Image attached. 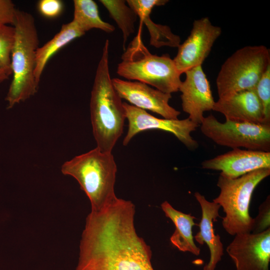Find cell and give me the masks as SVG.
<instances>
[{
	"instance_id": "6da1fadb",
	"label": "cell",
	"mask_w": 270,
	"mask_h": 270,
	"mask_svg": "<svg viewBox=\"0 0 270 270\" xmlns=\"http://www.w3.org/2000/svg\"><path fill=\"white\" fill-rule=\"evenodd\" d=\"M136 208L118 198L88 215L75 270H154L150 247L134 226Z\"/></svg>"
},
{
	"instance_id": "7a4b0ae2",
	"label": "cell",
	"mask_w": 270,
	"mask_h": 270,
	"mask_svg": "<svg viewBox=\"0 0 270 270\" xmlns=\"http://www.w3.org/2000/svg\"><path fill=\"white\" fill-rule=\"evenodd\" d=\"M109 46L106 40L94 76L90 99V115L96 148L112 152L124 130L126 112L122 99L110 78Z\"/></svg>"
},
{
	"instance_id": "3957f363",
	"label": "cell",
	"mask_w": 270,
	"mask_h": 270,
	"mask_svg": "<svg viewBox=\"0 0 270 270\" xmlns=\"http://www.w3.org/2000/svg\"><path fill=\"white\" fill-rule=\"evenodd\" d=\"M13 26L15 38L10 64L12 78L6 97L9 109L34 96L39 86L34 76L36 54L40 46L35 19L31 14L17 9Z\"/></svg>"
},
{
	"instance_id": "277c9868",
	"label": "cell",
	"mask_w": 270,
	"mask_h": 270,
	"mask_svg": "<svg viewBox=\"0 0 270 270\" xmlns=\"http://www.w3.org/2000/svg\"><path fill=\"white\" fill-rule=\"evenodd\" d=\"M61 172L77 180L90 200L91 211H99L118 198L114 191L117 166L112 152L96 147L64 162Z\"/></svg>"
},
{
	"instance_id": "5b68a950",
	"label": "cell",
	"mask_w": 270,
	"mask_h": 270,
	"mask_svg": "<svg viewBox=\"0 0 270 270\" xmlns=\"http://www.w3.org/2000/svg\"><path fill=\"white\" fill-rule=\"evenodd\" d=\"M117 74L128 80L144 83L164 92L178 91L181 74L168 54H151L144 45L140 34L130 42L121 57Z\"/></svg>"
},
{
	"instance_id": "8992f818",
	"label": "cell",
	"mask_w": 270,
	"mask_h": 270,
	"mask_svg": "<svg viewBox=\"0 0 270 270\" xmlns=\"http://www.w3.org/2000/svg\"><path fill=\"white\" fill-rule=\"evenodd\" d=\"M270 175V168H262L236 178L220 173L217 186L218 196L213 200L223 209L222 225L231 236L252 232L254 218L249 212L252 195L257 186Z\"/></svg>"
},
{
	"instance_id": "52a82bcc",
	"label": "cell",
	"mask_w": 270,
	"mask_h": 270,
	"mask_svg": "<svg viewBox=\"0 0 270 270\" xmlns=\"http://www.w3.org/2000/svg\"><path fill=\"white\" fill-rule=\"evenodd\" d=\"M270 66V50L264 46L242 48L222 66L216 79L218 99L253 89Z\"/></svg>"
},
{
	"instance_id": "ba28073f",
	"label": "cell",
	"mask_w": 270,
	"mask_h": 270,
	"mask_svg": "<svg viewBox=\"0 0 270 270\" xmlns=\"http://www.w3.org/2000/svg\"><path fill=\"white\" fill-rule=\"evenodd\" d=\"M200 130L216 144L232 149L270 152V124L226 120L220 122L213 115L204 117Z\"/></svg>"
},
{
	"instance_id": "9c48e42d",
	"label": "cell",
	"mask_w": 270,
	"mask_h": 270,
	"mask_svg": "<svg viewBox=\"0 0 270 270\" xmlns=\"http://www.w3.org/2000/svg\"><path fill=\"white\" fill-rule=\"evenodd\" d=\"M128 120V130L122 142L124 146L128 144L138 134L149 130H158L173 134L188 148L194 150L198 144L191 136L198 125L188 118L183 120L160 118L146 111L138 108L127 102H123Z\"/></svg>"
},
{
	"instance_id": "30bf717a",
	"label": "cell",
	"mask_w": 270,
	"mask_h": 270,
	"mask_svg": "<svg viewBox=\"0 0 270 270\" xmlns=\"http://www.w3.org/2000/svg\"><path fill=\"white\" fill-rule=\"evenodd\" d=\"M221 33V28L212 24L208 18L195 20L190 35L180 44L173 59L180 73L202 66Z\"/></svg>"
},
{
	"instance_id": "8fae6325",
	"label": "cell",
	"mask_w": 270,
	"mask_h": 270,
	"mask_svg": "<svg viewBox=\"0 0 270 270\" xmlns=\"http://www.w3.org/2000/svg\"><path fill=\"white\" fill-rule=\"evenodd\" d=\"M236 270H269L270 228L256 234H239L226 248Z\"/></svg>"
},
{
	"instance_id": "7c38bea8",
	"label": "cell",
	"mask_w": 270,
	"mask_h": 270,
	"mask_svg": "<svg viewBox=\"0 0 270 270\" xmlns=\"http://www.w3.org/2000/svg\"><path fill=\"white\" fill-rule=\"evenodd\" d=\"M114 88L122 99L140 109L151 111L170 120L178 119L180 112L169 104L172 94L164 92L138 81L112 79Z\"/></svg>"
},
{
	"instance_id": "4fadbf2b",
	"label": "cell",
	"mask_w": 270,
	"mask_h": 270,
	"mask_svg": "<svg viewBox=\"0 0 270 270\" xmlns=\"http://www.w3.org/2000/svg\"><path fill=\"white\" fill-rule=\"evenodd\" d=\"M186 78L182 82L178 91L181 92L182 106L192 122L200 124L204 113L212 110L215 104L209 81L202 66L184 72Z\"/></svg>"
},
{
	"instance_id": "5bb4252c",
	"label": "cell",
	"mask_w": 270,
	"mask_h": 270,
	"mask_svg": "<svg viewBox=\"0 0 270 270\" xmlns=\"http://www.w3.org/2000/svg\"><path fill=\"white\" fill-rule=\"evenodd\" d=\"M203 168L220 170L221 174L236 178L251 172L270 168V152L234 148L202 162Z\"/></svg>"
},
{
	"instance_id": "9a60e30c",
	"label": "cell",
	"mask_w": 270,
	"mask_h": 270,
	"mask_svg": "<svg viewBox=\"0 0 270 270\" xmlns=\"http://www.w3.org/2000/svg\"><path fill=\"white\" fill-rule=\"evenodd\" d=\"M212 110L222 114L226 120L266 124L262 106L254 88L218 99L215 102Z\"/></svg>"
},
{
	"instance_id": "2e32d148",
	"label": "cell",
	"mask_w": 270,
	"mask_h": 270,
	"mask_svg": "<svg viewBox=\"0 0 270 270\" xmlns=\"http://www.w3.org/2000/svg\"><path fill=\"white\" fill-rule=\"evenodd\" d=\"M194 196L200 206L202 219L199 224L200 230L194 236L196 241L202 245L206 244L210 252V258L204 270H215L218 264L224 254V248L220 236L214 234V222L220 217V206L214 202L207 200L205 196L198 192Z\"/></svg>"
},
{
	"instance_id": "e0dca14e",
	"label": "cell",
	"mask_w": 270,
	"mask_h": 270,
	"mask_svg": "<svg viewBox=\"0 0 270 270\" xmlns=\"http://www.w3.org/2000/svg\"><path fill=\"white\" fill-rule=\"evenodd\" d=\"M128 5L147 27L150 35V44L160 48L164 46L178 47L180 37L174 34L167 26L154 23L150 16L154 6L166 4V0H128Z\"/></svg>"
},
{
	"instance_id": "ac0fdd59",
	"label": "cell",
	"mask_w": 270,
	"mask_h": 270,
	"mask_svg": "<svg viewBox=\"0 0 270 270\" xmlns=\"http://www.w3.org/2000/svg\"><path fill=\"white\" fill-rule=\"evenodd\" d=\"M160 206L165 216L175 226V230L170 238L171 243L181 252L198 256L200 249L194 242L192 230L193 226L196 225V218L175 209L167 201L163 202Z\"/></svg>"
},
{
	"instance_id": "d6986e66",
	"label": "cell",
	"mask_w": 270,
	"mask_h": 270,
	"mask_svg": "<svg viewBox=\"0 0 270 270\" xmlns=\"http://www.w3.org/2000/svg\"><path fill=\"white\" fill-rule=\"evenodd\" d=\"M72 20L62 25L60 31L49 41L39 46L36 54L34 70L36 80L39 84L44 70L50 58L60 50L74 40L84 34Z\"/></svg>"
},
{
	"instance_id": "ffe728a7",
	"label": "cell",
	"mask_w": 270,
	"mask_h": 270,
	"mask_svg": "<svg viewBox=\"0 0 270 270\" xmlns=\"http://www.w3.org/2000/svg\"><path fill=\"white\" fill-rule=\"evenodd\" d=\"M73 2L72 20L84 32L86 33L93 28L100 29L107 33L114 30L113 25L102 20L95 2L92 0H74Z\"/></svg>"
},
{
	"instance_id": "44dd1931",
	"label": "cell",
	"mask_w": 270,
	"mask_h": 270,
	"mask_svg": "<svg viewBox=\"0 0 270 270\" xmlns=\"http://www.w3.org/2000/svg\"><path fill=\"white\" fill-rule=\"evenodd\" d=\"M126 2L122 0H100L122 32L124 51L128 38L134 32V24L138 16L134 11L126 4Z\"/></svg>"
},
{
	"instance_id": "7402d4cb",
	"label": "cell",
	"mask_w": 270,
	"mask_h": 270,
	"mask_svg": "<svg viewBox=\"0 0 270 270\" xmlns=\"http://www.w3.org/2000/svg\"><path fill=\"white\" fill-rule=\"evenodd\" d=\"M14 38V26H0V64L11 72V54Z\"/></svg>"
},
{
	"instance_id": "603a6c76",
	"label": "cell",
	"mask_w": 270,
	"mask_h": 270,
	"mask_svg": "<svg viewBox=\"0 0 270 270\" xmlns=\"http://www.w3.org/2000/svg\"><path fill=\"white\" fill-rule=\"evenodd\" d=\"M262 106L266 124H270V66L254 88Z\"/></svg>"
},
{
	"instance_id": "cb8c5ba5",
	"label": "cell",
	"mask_w": 270,
	"mask_h": 270,
	"mask_svg": "<svg viewBox=\"0 0 270 270\" xmlns=\"http://www.w3.org/2000/svg\"><path fill=\"white\" fill-rule=\"evenodd\" d=\"M268 196L258 208V214L254 218V225L252 230L254 234L260 233L270 228V202Z\"/></svg>"
},
{
	"instance_id": "d4e9b609",
	"label": "cell",
	"mask_w": 270,
	"mask_h": 270,
	"mask_svg": "<svg viewBox=\"0 0 270 270\" xmlns=\"http://www.w3.org/2000/svg\"><path fill=\"white\" fill-rule=\"evenodd\" d=\"M64 8V2L60 0H40L38 3L39 12L48 18L58 17L62 14Z\"/></svg>"
},
{
	"instance_id": "484cf974",
	"label": "cell",
	"mask_w": 270,
	"mask_h": 270,
	"mask_svg": "<svg viewBox=\"0 0 270 270\" xmlns=\"http://www.w3.org/2000/svg\"><path fill=\"white\" fill-rule=\"evenodd\" d=\"M17 8L10 0H0V26L11 24L13 26Z\"/></svg>"
},
{
	"instance_id": "4316f807",
	"label": "cell",
	"mask_w": 270,
	"mask_h": 270,
	"mask_svg": "<svg viewBox=\"0 0 270 270\" xmlns=\"http://www.w3.org/2000/svg\"><path fill=\"white\" fill-rule=\"evenodd\" d=\"M12 74L10 71L8 70L0 64V83L8 79Z\"/></svg>"
}]
</instances>
